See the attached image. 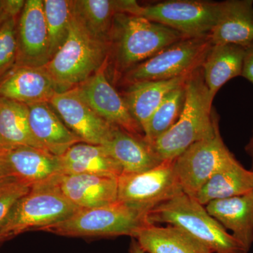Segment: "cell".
Returning <instances> with one entry per match:
<instances>
[{
    "mask_svg": "<svg viewBox=\"0 0 253 253\" xmlns=\"http://www.w3.org/2000/svg\"><path fill=\"white\" fill-rule=\"evenodd\" d=\"M184 109L174 126L151 146L163 161H173L189 146L211 135L219 125L212 111L213 99L201 68L189 75L184 84Z\"/></svg>",
    "mask_w": 253,
    "mask_h": 253,
    "instance_id": "1",
    "label": "cell"
},
{
    "mask_svg": "<svg viewBox=\"0 0 253 253\" xmlns=\"http://www.w3.org/2000/svg\"><path fill=\"white\" fill-rule=\"evenodd\" d=\"M187 38L142 16L118 13L110 35L115 71L125 74L165 48Z\"/></svg>",
    "mask_w": 253,
    "mask_h": 253,
    "instance_id": "2",
    "label": "cell"
},
{
    "mask_svg": "<svg viewBox=\"0 0 253 253\" xmlns=\"http://www.w3.org/2000/svg\"><path fill=\"white\" fill-rule=\"evenodd\" d=\"M111 44L91 36L73 13L67 40L44 69L63 91L84 83L107 63Z\"/></svg>",
    "mask_w": 253,
    "mask_h": 253,
    "instance_id": "3",
    "label": "cell"
},
{
    "mask_svg": "<svg viewBox=\"0 0 253 253\" xmlns=\"http://www.w3.org/2000/svg\"><path fill=\"white\" fill-rule=\"evenodd\" d=\"M151 224H166L181 228L212 253H248L194 197L181 194L158 205L148 214Z\"/></svg>",
    "mask_w": 253,
    "mask_h": 253,
    "instance_id": "4",
    "label": "cell"
},
{
    "mask_svg": "<svg viewBox=\"0 0 253 253\" xmlns=\"http://www.w3.org/2000/svg\"><path fill=\"white\" fill-rule=\"evenodd\" d=\"M79 209L65 198L53 177L32 186L18 200L0 226V234L11 239L25 231H40L64 221Z\"/></svg>",
    "mask_w": 253,
    "mask_h": 253,
    "instance_id": "5",
    "label": "cell"
},
{
    "mask_svg": "<svg viewBox=\"0 0 253 253\" xmlns=\"http://www.w3.org/2000/svg\"><path fill=\"white\" fill-rule=\"evenodd\" d=\"M149 223L148 214L118 201L104 207L79 209L64 221L40 231L66 237L133 238Z\"/></svg>",
    "mask_w": 253,
    "mask_h": 253,
    "instance_id": "6",
    "label": "cell"
},
{
    "mask_svg": "<svg viewBox=\"0 0 253 253\" xmlns=\"http://www.w3.org/2000/svg\"><path fill=\"white\" fill-rule=\"evenodd\" d=\"M212 44L209 36L184 38L123 75L127 85L186 76L202 66Z\"/></svg>",
    "mask_w": 253,
    "mask_h": 253,
    "instance_id": "7",
    "label": "cell"
},
{
    "mask_svg": "<svg viewBox=\"0 0 253 253\" xmlns=\"http://www.w3.org/2000/svg\"><path fill=\"white\" fill-rule=\"evenodd\" d=\"M183 193L174 170V160L139 173L118 178V201L149 214L158 205Z\"/></svg>",
    "mask_w": 253,
    "mask_h": 253,
    "instance_id": "8",
    "label": "cell"
},
{
    "mask_svg": "<svg viewBox=\"0 0 253 253\" xmlns=\"http://www.w3.org/2000/svg\"><path fill=\"white\" fill-rule=\"evenodd\" d=\"M220 2L172 0L149 6L138 4L134 14L179 32L187 38L207 36L217 22Z\"/></svg>",
    "mask_w": 253,
    "mask_h": 253,
    "instance_id": "9",
    "label": "cell"
},
{
    "mask_svg": "<svg viewBox=\"0 0 253 253\" xmlns=\"http://www.w3.org/2000/svg\"><path fill=\"white\" fill-rule=\"evenodd\" d=\"M234 158L217 125L212 134L194 143L174 159V170L183 193L196 197L211 176Z\"/></svg>",
    "mask_w": 253,
    "mask_h": 253,
    "instance_id": "10",
    "label": "cell"
},
{
    "mask_svg": "<svg viewBox=\"0 0 253 253\" xmlns=\"http://www.w3.org/2000/svg\"><path fill=\"white\" fill-rule=\"evenodd\" d=\"M106 66L107 63L76 86L78 94L96 114L110 124L134 135L144 136V131L131 116L123 96L106 77Z\"/></svg>",
    "mask_w": 253,
    "mask_h": 253,
    "instance_id": "11",
    "label": "cell"
},
{
    "mask_svg": "<svg viewBox=\"0 0 253 253\" xmlns=\"http://www.w3.org/2000/svg\"><path fill=\"white\" fill-rule=\"evenodd\" d=\"M49 103L82 142L103 146L111 139L116 126L96 114L76 87L57 93Z\"/></svg>",
    "mask_w": 253,
    "mask_h": 253,
    "instance_id": "12",
    "label": "cell"
},
{
    "mask_svg": "<svg viewBox=\"0 0 253 253\" xmlns=\"http://www.w3.org/2000/svg\"><path fill=\"white\" fill-rule=\"evenodd\" d=\"M15 66L44 67L50 61L43 0H27L18 18Z\"/></svg>",
    "mask_w": 253,
    "mask_h": 253,
    "instance_id": "13",
    "label": "cell"
},
{
    "mask_svg": "<svg viewBox=\"0 0 253 253\" xmlns=\"http://www.w3.org/2000/svg\"><path fill=\"white\" fill-rule=\"evenodd\" d=\"M0 168L9 177L31 186L61 174L59 157L28 146L0 148Z\"/></svg>",
    "mask_w": 253,
    "mask_h": 253,
    "instance_id": "14",
    "label": "cell"
},
{
    "mask_svg": "<svg viewBox=\"0 0 253 253\" xmlns=\"http://www.w3.org/2000/svg\"><path fill=\"white\" fill-rule=\"evenodd\" d=\"M118 178L98 174H64L54 181L68 201L76 207H104L118 202Z\"/></svg>",
    "mask_w": 253,
    "mask_h": 253,
    "instance_id": "15",
    "label": "cell"
},
{
    "mask_svg": "<svg viewBox=\"0 0 253 253\" xmlns=\"http://www.w3.org/2000/svg\"><path fill=\"white\" fill-rule=\"evenodd\" d=\"M44 67L14 66L0 80V96L25 104L49 102L63 92Z\"/></svg>",
    "mask_w": 253,
    "mask_h": 253,
    "instance_id": "16",
    "label": "cell"
},
{
    "mask_svg": "<svg viewBox=\"0 0 253 253\" xmlns=\"http://www.w3.org/2000/svg\"><path fill=\"white\" fill-rule=\"evenodd\" d=\"M27 106L32 134L43 149L61 157L70 148L82 142L49 102Z\"/></svg>",
    "mask_w": 253,
    "mask_h": 253,
    "instance_id": "17",
    "label": "cell"
},
{
    "mask_svg": "<svg viewBox=\"0 0 253 253\" xmlns=\"http://www.w3.org/2000/svg\"><path fill=\"white\" fill-rule=\"evenodd\" d=\"M217 22L208 35L212 45L253 42V0L221 1Z\"/></svg>",
    "mask_w": 253,
    "mask_h": 253,
    "instance_id": "18",
    "label": "cell"
},
{
    "mask_svg": "<svg viewBox=\"0 0 253 253\" xmlns=\"http://www.w3.org/2000/svg\"><path fill=\"white\" fill-rule=\"evenodd\" d=\"M103 146L122 168V174L145 172L163 162L144 136L134 135L118 126Z\"/></svg>",
    "mask_w": 253,
    "mask_h": 253,
    "instance_id": "19",
    "label": "cell"
},
{
    "mask_svg": "<svg viewBox=\"0 0 253 253\" xmlns=\"http://www.w3.org/2000/svg\"><path fill=\"white\" fill-rule=\"evenodd\" d=\"M206 211L234 239L249 251L253 244V192L215 200L206 205Z\"/></svg>",
    "mask_w": 253,
    "mask_h": 253,
    "instance_id": "20",
    "label": "cell"
},
{
    "mask_svg": "<svg viewBox=\"0 0 253 253\" xmlns=\"http://www.w3.org/2000/svg\"><path fill=\"white\" fill-rule=\"evenodd\" d=\"M133 239L146 253H212L199 240L175 226L149 222Z\"/></svg>",
    "mask_w": 253,
    "mask_h": 253,
    "instance_id": "21",
    "label": "cell"
},
{
    "mask_svg": "<svg viewBox=\"0 0 253 253\" xmlns=\"http://www.w3.org/2000/svg\"><path fill=\"white\" fill-rule=\"evenodd\" d=\"M190 74L167 81L142 82L127 86L123 98L143 131L158 106L173 90L185 83Z\"/></svg>",
    "mask_w": 253,
    "mask_h": 253,
    "instance_id": "22",
    "label": "cell"
},
{
    "mask_svg": "<svg viewBox=\"0 0 253 253\" xmlns=\"http://www.w3.org/2000/svg\"><path fill=\"white\" fill-rule=\"evenodd\" d=\"M253 191V170L246 169L234 158L211 176L195 199L206 206L215 200L242 196Z\"/></svg>",
    "mask_w": 253,
    "mask_h": 253,
    "instance_id": "23",
    "label": "cell"
},
{
    "mask_svg": "<svg viewBox=\"0 0 253 253\" xmlns=\"http://www.w3.org/2000/svg\"><path fill=\"white\" fill-rule=\"evenodd\" d=\"M60 158L61 174H98L118 177L122 168L101 145L78 143Z\"/></svg>",
    "mask_w": 253,
    "mask_h": 253,
    "instance_id": "24",
    "label": "cell"
},
{
    "mask_svg": "<svg viewBox=\"0 0 253 253\" xmlns=\"http://www.w3.org/2000/svg\"><path fill=\"white\" fill-rule=\"evenodd\" d=\"M245 47L234 44L212 45L201 69L206 85L214 99L221 86L233 78L241 76Z\"/></svg>",
    "mask_w": 253,
    "mask_h": 253,
    "instance_id": "25",
    "label": "cell"
},
{
    "mask_svg": "<svg viewBox=\"0 0 253 253\" xmlns=\"http://www.w3.org/2000/svg\"><path fill=\"white\" fill-rule=\"evenodd\" d=\"M0 141L2 147L28 146L44 150L32 134L27 104L0 96Z\"/></svg>",
    "mask_w": 253,
    "mask_h": 253,
    "instance_id": "26",
    "label": "cell"
},
{
    "mask_svg": "<svg viewBox=\"0 0 253 253\" xmlns=\"http://www.w3.org/2000/svg\"><path fill=\"white\" fill-rule=\"evenodd\" d=\"M72 9L91 36L110 42L113 19L121 13L120 0H76Z\"/></svg>",
    "mask_w": 253,
    "mask_h": 253,
    "instance_id": "27",
    "label": "cell"
},
{
    "mask_svg": "<svg viewBox=\"0 0 253 253\" xmlns=\"http://www.w3.org/2000/svg\"><path fill=\"white\" fill-rule=\"evenodd\" d=\"M184 84L168 95L150 118L144 131L145 139L150 144L166 134L180 117L185 102Z\"/></svg>",
    "mask_w": 253,
    "mask_h": 253,
    "instance_id": "28",
    "label": "cell"
},
{
    "mask_svg": "<svg viewBox=\"0 0 253 253\" xmlns=\"http://www.w3.org/2000/svg\"><path fill=\"white\" fill-rule=\"evenodd\" d=\"M50 60L67 40L72 14V1L43 0Z\"/></svg>",
    "mask_w": 253,
    "mask_h": 253,
    "instance_id": "29",
    "label": "cell"
},
{
    "mask_svg": "<svg viewBox=\"0 0 253 253\" xmlns=\"http://www.w3.org/2000/svg\"><path fill=\"white\" fill-rule=\"evenodd\" d=\"M17 21V18H10L0 25V80L16 65Z\"/></svg>",
    "mask_w": 253,
    "mask_h": 253,
    "instance_id": "30",
    "label": "cell"
},
{
    "mask_svg": "<svg viewBox=\"0 0 253 253\" xmlns=\"http://www.w3.org/2000/svg\"><path fill=\"white\" fill-rule=\"evenodd\" d=\"M31 189L30 184L14 178H9L0 183V226L15 204Z\"/></svg>",
    "mask_w": 253,
    "mask_h": 253,
    "instance_id": "31",
    "label": "cell"
},
{
    "mask_svg": "<svg viewBox=\"0 0 253 253\" xmlns=\"http://www.w3.org/2000/svg\"><path fill=\"white\" fill-rule=\"evenodd\" d=\"M1 9L5 20L17 18L22 12L26 1L25 0H0Z\"/></svg>",
    "mask_w": 253,
    "mask_h": 253,
    "instance_id": "32",
    "label": "cell"
},
{
    "mask_svg": "<svg viewBox=\"0 0 253 253\" xmlns=\"http://www.w3.org/2000/svg\"><path fill=\"white\" fill-rule=\"evenodd\" d=\"M241 76L253 83V42L245 47Z\"/></svg>",
    "mask_w": 253,
    "mask_h": 253,
    "instance_id": "33",
    "label": "cell"
},
{
    "mask_svg": "<svg viewBox=\"0 0 253 253\" xmlns=\"http://www.w3.org/2000/svg\"><path fill=\"white\" fill-rule=\"evenodd\" d=\"M128 253H146L141 249L139 245L136 242L135 239L131 238L130 244H129V251Z\"/></svg>",
    "mask_w": 253,
    "mask_h": 253,
    "instance_id": "34",
    "label": "cell"
},
{
    "mask_svg": "<svg viewBox=\"0 0 253 253\" xmlns=\"http://www.w3.org/2000/svg\"><path fill=\"white\" fill-rule=\"evenodd\" d=\"M246 151H247L248 154L251 156V157L253 159V134L251 137V140L249 141V144H247L246 147Z\"/></svg>",
    "mask_w": 253,
    "mask_h": 253,
    "instance_id": "35",
    "label": "cell"
},
{
    "mask_svg": "<svg viewBox=\"0 0 253 253\" xmlns=\"http://www.w3.org/2000/svg\"><path fill=\"white\" fill-rule=\"evenodd\" d=\"M9 176L5 174L4 171L0 168V183H1V181L6 180V179H9Z\"/></svg>",
    "mask_w": 253,
    "mask_h": 253,
    "instance_id": "36",
    "label": "cell"
},
{
    "mask_svg": "<svg viewBox=\"0 0 253 253\" xmlns=\"http://www.w3.org/2000/svg\"><path fill=\"white\" fill-rule=\"evenodd\" d=\"M6 21L3 15L2 9H1V1H0V25Z\"/></svg>",
    "mask_w": 253,
    "mask_h": 253,
    "instance_id": "37",
    "label": "cell"
},
{
    "mask_svg": "<svg viewBox=\"0 0 253 253\" xmlns=\"http://www.w3.org/2000/svg\"><path fill=\"white\" fill-rule=\"evenodd\" d=\"M9 238L6 237V236L3 235V234H0V244L1 243L4 242V241H6V240H9Z\"/></svg>",
    "mask_w": 253,
    "mask_h": 253,
    "instance_id": "38",
    "label": "cell"
},
{
    "mask_svg": "<svg viewBox=\"0 0 253 253\" xmlns=\"http://www.w3.org/2000/svg\"><path fill=\"white\" fill-rule=\"evenodd\" d=\"M1 147H2V146H1V141H0V148H1Z\"/></svg>",
    "mask_w": 253,
    "mask_h": 253,
    "instance_id": "39",
    "label": "cell"
},
{
    "mask_svg": "<svg viewBox=\"0 0 253 253\" xmlns=\"http://www.w3.org/2000/svg\"><path fill=\"white\" fill-rule=\"evenodd\" d=\"M253 169H252V170H253Z\"/></svg>",
    "mask_w": 253,
    "mask_h": 253,
    "instance_id": "40",
    "label": "cell"
},
{
    "mask_svg": "<svg viewBox=\"0 0 253 253\" xmlns=\"http://www.w3.org/2000/svg\"></svg>",
    "mask_w": 253,
    "mask_h": 253,
    "instance_id": "41",
    "label": "cell"
},
{
    "mask_svg": "<svg viewBox=\"0 0 253 253\" xmlns=\"http://www.w3.org/2000/svg\"></svg>",
    "mask_w": 253,
    "mask_h": 253,
    "instance_id": "42",
    "label": "cell"
}]
</instances>
